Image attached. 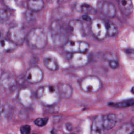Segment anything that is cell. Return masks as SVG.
Wrapping results in <instances>:
<instances>
[{
    "mask_svg": "<svg viewBox=\"0 0 134 134\" xmlns=\"http://www.w3.org/2000/svg\"><path fill=\"white\" fill-rule=\"evenodd\" d=\"M28 9L33 12L41 10L44 5L43 0H28L27 3Z\"/></svg>",
    "mask_w": 134,
    "mask_h": 134,
    "instance_id": "obj_19",
    "label": "cell"
},
{
    "mask_svg": "<svg viewBox=\"0 0 134 134\" xmlns=\"http://www.w3.org/2000/svg\"><path fill=\"white\" fill-rule=\"evenodd\" d=\"M118 134H132L134 133V126L131 122L123 124L116 131Z\"/></svg>",
    "mask_w": 134,
    "mask_h": 134,
    "instance_id": "obj_20",
    "label": "cell"
},
{
    "mask_svg": "<svg viewBox=\"0 0 134 134\" xmlns=\"http://www.w3.org/2000/svg\"><path fill=\"white\" fill-rule=\"evenodd\" d=\"M110 106L117 108H125L134 105V99H129L117 103H110L109 104Z\"/></svg>",
    "mask_w": 134,
    "mask_h": 134,
    "instance_id": "obj_23",
    "label": "cell"
},
{
    "mask_svg": "<svg viewBox=\"0 0 134 134\" xmlns=\"http://www.w3.org/2000/svg\"><path fill=\"white\" fill-rule=\"evenodd\" d=\"M108 64L109 67L112 69H116L119 66V63L115 59L109 60Z\"/></svg>",
    "mask_w": 134,
    "mask_h": 134,
    "instance_id": "obj_29",
    "label": "cell"
},
{
    "mask_svg": "<svg viewBox=\"0 0 134 134\" xmlns=\"http://www.w3.org/2000/svg\"><path fill=\"white\" fill-rule=\"evenodd\" d=\"M81 9L82 12L88 15H95L97 12L96 10L94 8L87 4H83L81 6Z\"/></svg>",
    "mask_w": 134,
    "mask_h": 134,
    "instance_id": "obj_24",
    "label": "cell"
},
{
    "mask_svg": "<svg viewBox=\"0 0 134 134\" xmlns=\"http://www.w3.org/2000/svg\"><path fill=\"white\" fill-rule=\"evenodd\" d=\"M70 34L68 25L63 23L55 21L50 25V35L52 43L58 46H63L69 40Z\"/></svg>",
    "mask_w": 134,
    "mask_h": 134,
    "instance_id": "obj_2",
    "label": "cell"
},
{
    "mask_svg": "<svg viewBox=\"0 0 134 134\" xmlns=\"http://www.w3.org/2000/svg\"><path fill=\"white\" fill-rule=\"evenodd\" d=\"M1 31H0V37H1Z\"/></svg>",
    "mask_w": 134,
    "mask_h": 134,
    "instance_id": "obj_34",
    "label": "cell"
},
{
    "mask_svg": "<svg viewBox=\"0 0 134 134\" xmlns=\"http://www.w3.org/2000/svg\"><path fill=\"white\" fill-rule=\"evenodd\" d=\"M18 99L20 103L25 107L30 106L34 102L32 91L28 88L21 89L18 93Z\"/></svg>",
    "mask_w": 134,
    "mask_h": 134,
    "instance_id": "obj_13",
    "label": "cell"
},
{
    "mask_svg": "<svg viewBox=\"0 0 134 134\" xmlns=\"http://www.w3.org/2000/svg\"><path fill=\"white\" fill-rule=\"evenodd\" d=\"M91 31L98 40H102L107 36V26L105 20L100 18H95L91 21Z\"/></svg>",
    "mask_w": 134,
    "mask_h": 134,
    "instance_id": "obj_5",
    "label": "cell"
},
{
    "mask_svg": "<svg viewBox=\"0 0 134 134\" xmlns=\"http://www.w3.org/2000/svg\"><path fill=\"white\" fill-rule=\"evenodd\" d=\"M107 26V36L109 37H113L117 35L118 32V28L116 25L110 20H105Z\"/></svg>",
    "mask_w": 134,
    "mask_h": 134,
    "instance_id": "obj_22",
    "label": "cell"
},
{
    "mask_svg": "<svg viewBox=\"0 0 134 134\" xmlns=\"http://www.w3.org/2000/svg\"><path fill=\"white\" fill-rule=\"evenodd\" d=\"M102 86L100 79L95 75H87L83 77L80 82L81 89L87 93H95L98 91Z\"/></svg>",
    "mask_w": 134,
    "mask_h": 134,
    "instance_id": "obj_4",
    "label": "cell"
},
{
    "mask_svg": "<svg viewBox=\"0 0 134 134\" xmlns=\"http://www.w3.org/2000/svg\"><path fill=\"white\" fill-rule=\"evenodd\" d=\"M17 46V45L8 39L1 40H0V53L12 52L16 49Z\"/></svg>",
    "mask_w": 134,
    "mask_h": 134,
    "instance_id": "obj_17",
    "label": "cell"
},
{
    "mask_svg": "<svg viewBox=\"0 0 134 134\" xmlns=\"http://www.w3.org/2000/svg\"><path fill=\"white\" fill-rule=\"evenodd\" d=\"M27 41L29 46L34 48L41 49L46 47L48 37L47 34L42 28L31 29L27 35Z\"/></svg>",
    "mask_w": 134,
    "mask_h": 134,
    "instance_id": "obj_3",
    "label": "cell"
},
{
    "mask_svg": "<svg viewBox=\"0 0 134 134\" xmlns=\"http://www.w3.org/2000/svg\"><path fill=\"white\" fill-rule=\"evenodd\" d=\"M102 120L104 128L106 131L114 128L117 124V118L115 114L110 113L102 115Z\"/></svg>",
    "mask_w": 134,
    "mask_h": 134,
    "instance_id": "obj_14",
    "label": "cell"
},
{
    "mask_svg": "<svg viewBox=\"0 0 134 134\" xmlns=\"http://www.w3.org/2000/svg\"><path fill=\"white\" fill-rule=\"evenodd\" d=\"M119 8L125 16L130 15L133 10V5L132 0H118Z\"/></svg>",
    "mask_w": 134,
    "mask_h": 134,
    "instance_id": "obj_16",
    "label": "cell"
},
{
    "mask_svg": "<svg viewBox=\"0 0 134 134\" xmlns=\"http://www.w3.org/2000/svg\"><path fill=\"white\" fill-rule=\"evenodd\" d=\"M65 128L67 129V130L71 131L73 129V126H72V124H71L70 122H68L65 125Z\"/></svg>",
    "mask_w": 134,
    "mask_h": 134,
    "instance_id": "obj_30",
    "label": "cell"
},
{
    "mask_svg": "<svg viewBox=\"0 0 134 134\" xmlns=\"http://www.w3.org/2000/svg\"><path fill=\"white\" fill-rule=\"evenodd\" d=\"M43 64L47 69L52 71H55L58 69V66L55 61L50 57H47L43 59Z\"/></svg>",
    "mask_w": 134,
    "mask_h": 134,
    "instance_id": "obj_21",
    "label": "cell"
},
{
    "mask_svg": "<svg viewBox=\"0 0 134 134\" xmlns=\"http://www.w3.org/2000/svg\"><path fill=\"white\" fill-rule=\"evenodd\" d=\"M133 109H134V107H133Z\"/></svg>",
    "mask_w": 134,
    "mask_h": 134,
    "instance_id": "obj_35",
    "label": "cell"
},
{
    "mask_svg": "<svg viewBox=\"0 0 134 134\" xmlns=\"http://www.w3.org/2000/svg\"><path fill=\"white\" fill-rule=\"evenodd\" d=\"M49 120V118L46 117L44 118H38L34 121V123L38 127H43L45 126Z\"/></svg>",
    "mask_w": 134,
    "mask_h": 134,
    "instance_id": "obj_27",
    "label": "cell"
},
{
    "mask_svg": "<svg viewBox=\"0 0 134 134\" xmlns=\"http://www.w3.org/2000/svg\"><path fill=\"white\" fill-rule=\"evenodd\" d=\"M36 97L45 106H52L59 102L61 97L57 87L44 85L40 87L36 92Z\"/></svg>",
    "mask_w": 134,
    "mask_h": 134,
    "instance_id": "obj_1",
    "label": "cell"
},
{
    "mask_svg": "<svg viewBox=\"0 0 134 134\" xmlns=\"http://www.w3.org/2000/svg\"><path fill=\"white\" fill-rule=\"evenodd\" d=\"M69 57V62L75 68L83 67L86 65L89 61V58L85 52H77L71 53Z\"/></svg>",
    "mask_w": 134,
    "mask_h": 134,
    "instance_id": "obj_10",
    "label": "cell"
},
{
    "mask_svg": "<svg viewBox=\"0 0 134 134\" xmlns=\"http://www.w3.org/2000/svg\"><path fill=\"white\" fill-rule=\"evenodd\" d=\"M97 6L99 12L107 17L114 18L116 15V9L115 6L108 1H99Z\"/></svg>",
    "mask_w": 134,
    "mask_h": 134,
    "instance_id": "obj_9",
    "label": "cell"
},
{
    "mask_svg": "<svg viewBox=\"0 0 134 134\" xmlns=\"http://www.w3.org/2000/svg\"><path fill=\"white\" fill-rule=\"evenodd\" d=\"M43 78V72L38 66L29 68L25 74L26 80L30 84H37L40 82Z\"/></svg>",
    "mask_w": 134,
    "mask_h": 134,
    "instance_id": "obj_8",
    "label": "cell"
},
{
    "mask_svg": "<svg viewBox=\"0 0 134 134\" xmlns=\"http://www.w3.org/2000/svg\"><path fill=\"white\" fill-rule=\"evenodd\" d=\"M10 14L8 10L4 9H0V21L5 22L9 18Z\"/></svg>",
    "mask_w": 134,
    "mask_h": 134,
    "instance_id": "obj_26",
    "label": "cell"
},
{
    "mask_svg": "<svg viewBox=\"0 0 134 134\" xmlns=\"http://www.w3.org/2000/svg\"><path fill=\"white\" fill-rule=\"evenodd\" d=\"M131 124H132V125L134 126V117H133L132 118H131V122H130Z\"/></svg>",
    "mask_w": 134,
    "mask_h": 134,
    "instance_id": "obj_32",
    "label": "cell"
},
{
    "mask_svg": "<svg viewBox=\"0 0 134 134\" xmlns=\"http://www.w3.org/2000/svg\"><path fill=\"white\" fill-rule=\"evenodd\" d=\"M70 33L76 37H82L85 35V30L83 23L80 20L73 19L68 24Z\"/></svg>",
    "mask_w": 134,
    "mask_h": 134,
    "instance_id": "obj_12",
    "label": "cell"
},
{
    "mask_svg": "<svg viewBox=\"0 0 134 134\" xmlns=\"http://www.w3.org/2000/svg\"><path fill=\"white\" fill-rule=\"evenodd\" d=\"M90 47L88 43L81 40H68L63 46L64 50L69 53H86L90 49Z\"/></svg>",
    "mask_w": 134,
    "mask_h": 134,
    "instance_id": "obj_6",
    "label": "cell"
},
{
    "mask_svg": "<svg viewBox=\"0 0 134 134\" xmlns=\"http://www.w3.org/2000/svg\"><path fill=\"white\" fill-rule=\"evenodd\" d=\"M7 38L17 46L21 45L26 38L25 29L21 26L13 27L8 31Z\"/></svg>",
    "mask_w": 134,
    "mask_h": 134,
    "instance_id": "obj_7",
    "label": "cell"
},
{
    "mask_svg": "<svg viewBox=\"0 0 134 134\" xmlns=\"http://www.w3.org/2000/svg\"><path fill=\"white\" fill-rule=\"evenodd\" d=\"M82 18L85 21H91V17H90V16L87 14H84V15L82 16Z\"/></svg>",
    "mask_w": 134,
    "mask_h": 134,
    "instance_id": "obj_31",
    "label": "cell"
},
{
    "mask_svg": "<svg viewBox=\"0 0 134 134\" xmlns=\"http://www.w3.org/2000/svg\"><path fill=\"white\" fill-rule=\"evenodd\" d=\"M20 131L22 134H29L31 131V127L29 125H25L21 126L20 128Z\"/></svg>",
    "mask_w": 134,
    "mask_h": 134,
    "instance_id": "obj_28",
    "label": "cell"
},
{
    "mask_svg": "<svg viewBox=\"0 0 134 134\" xmlns=\"http://www.w3.org/2000/svg\"><path fill=\"white\" fill-rule=\"evenodd\" d=\"M106 131H105L103 124L102 115H99L96 116L91 126V133L94 134L104 133Z\"/></svg>",
    "mask_w": 134,
    "mask_h": 134,
    "instance_id": "obj_15",
    "label": "cell"
},
{
    "mask_svg": "<svg viewBox=\"0 0 134 134\" xmlns=\"http://www.w3.org/2000/svg\"><path fill=\"white\" fill-rule=\"evenodd\" d=\"M131 92L132 94H134V86H133L131 89Z\"/></svg>",
    "mask_w": 134,
    "mask_h": 134,
    "instance_id": "obj_33",
    "label": "cell"
},
{
    "mask_svg": "<svg viewBox=\"0 0 134 134\" xmlns=\"http://www.w3.org/2000/svg\"><path fill=\"white\" fill-rule=\"evenodd\" d=\"M61 98L68 99L70 98L73 94V88L68 84L61 83L57 86Z\"/></svg>",
    "mask_w": 134,
    "mask_h": 134,
    "instance_id": "obj_18",
    "label": "cell"
},
{
    "mask_svg": "<svg viewBox=\"0 0 134 134\" xmlns=\"http://www.w3.org/2000/svg\"><path fill=\"white\" fill-rule=\"evenodd\" d=\"M17 85V82L13 75L8 72L3 73L0 76V85L6 90L13 91Z\"/></svg>",
    "mask_w": 134,
    "mask_h": 134,
    "instance_id": "obj_11",
    "label": "cell"
},
{
    "mask_svg": "<svg viewBox=\"0 0 134 134\" xmlns=\"http://www.w3.org/2000/svg\"><path fill=\"white\" fill-rule=\"evenodd\" d=\"M12 112L11 107L7 104L3 105L0 107V116L3 118H7L9 116Z\"/></svg>",
    "mask_w": 134,
    "mask_h": 134,
    "instance_id": "obj_25",
    "label": "cell"
}]
</instances>
